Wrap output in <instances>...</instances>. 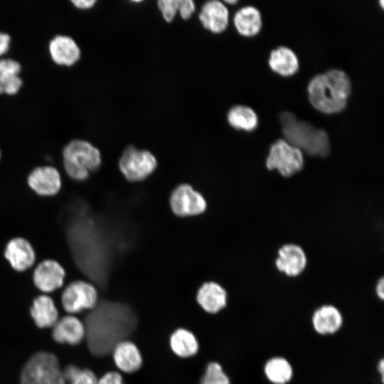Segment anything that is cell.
I'll return each instance as SVG.
<instances>
[{"label":"cell","mask_w":384,"mask_h":384,"mask_svg":"<svg viewBox=\"0 0 384 384\" xmlns=\"http://www.w3.org/2000/svg\"><path fill=\"white\" fill-rule=\"evenodd\" d=\"M78 225L80 267L92 284L105 290L116 263L127 252L131 238L126 227L84 209Z\"/></svg>","instance_id":"6da1fadb"},{"label":"cell","mask_w":384,"mask_h":384,"mask_svg":"<svg viewBox=\"0 0 384 384\" xmlns=\"http://www.w3.org/2000/svg\"><path fill=\"white\" fill-rule=\"evenodd\" d=\"M83 324L90 352L95 356L104 357L132 336L138 325V318L129 305L102 299L85 315Z\"/></svg>","instance_id":"7a4b0ae2"},{"label":"cell","mask_w":384,"mask_h":384,"mask_svg":"<svg viewBox=\"0 0 384 384\" xmlns=\"http://www.w3.org/2000/svg\"><path fill=\"white\" fill-rule=\"evenodd\" d=\"M311 105L325 114H336L345 109L351 92V82L343 70L331 69L315 75L307 86Z\"/></svg>","instance_id":"3957f363"},{"label":"cell","mask_w":384,"mask_h":384,"mask_svg":"<svg viewBox=\"0 0 384 384\" xmlns=\"http://www.w3.org/2000/svg\"><path fill=\"white\" fill-rule=\"evenodd\" d=\"M282 132L284 140L311 156H326L330 151L327 132L311 123L298 119L289 112L280 114Z\"/></svg>","instance_id":"277c9868"},{"label":"cell","mask_w":384,"mask_h":384,"mask_svg":"<svg viewBox=\"0 0 384 384\" xmlns=\"http://www.w3.org/2000/svg\"><path fill=\"white\" fill-rule=\"evenodd\" d=\"M99 148L82 139H73L62 151V171L75 181L87 180L102 164Z\"/></svg>","instance_id":"5b68a950"},{"label":"cell","mask_w":384,"mask_h":384,"mask_svg":"<svg viewBox=\"0 0 384 384\" xmlns=\"http://www.w3.org/2000/svg\"><path fill=\"white\" fill-rule=\"evenodd\" d=\"M20 384H67L55 354L46 351L33 353L20 373Z\"/></svg>","instance_id":"8992f818"},{"label":"cell","mask_w":384,"mask_h":384,"mask_svg":"<svg viewBox=\"0 0 384 384\" xmlns=\"http://www.w3.org/2000/svg\"><path fill=\"white\" fill-rule=\"evenodd\" d=\"M304 166L302 151L284 139L275 141L270 146L266 160L269 170L276 169L285 177H289L302 170Z\"/></svg>","instance_id":"52a82bcc"},{"label":"cell","mask_w":384,"mask_h":384,"mask_svg":"<svg viewBox=\"0 0 384 384\" xmlns=\"http://www.w3.org/2000/svg\"><path fill=\"white\" fill-rule=\"evenodd\" d=\"M98 293L95 284L76 279L68 283L63 290L60 302L68 314H78L92 309L98 302Z\"/></svg>","instance_id":"ba28073f"},{"label":"cell","mask_w":384,"mask_h":384,"mask_svg":"<svg viewBox=\"0 0 384 384\" xmlns=\"http://www.w3.org/2000/svg\"><path fill=\"white\" fill-rule=\"evenodd\" d=\"M157 161L150 151L128 146L122 152L119 167L124 176L129 181H140L155 170Z\"/></svg>","instance_id":"9c48e42d"},{"label":"cell","mask_w":384,"mask_h":384,"mask_svg":"<svg viewBox=\"0 0 384 384\" xmlns=\"http://www.w3.org/2000/svg\"><path fill=\"white\" fill-rule=\"evenodd\" d=\"M26 183L31 191L42 198L58 195L63 186L60 171L51 165L33 168L26 175Z\"/></svg>","instance_id":"30bf717a"},{"label":"cell","mask_w":384,"mask_h":384,"mask_svg":"<svg viewBox=\"0 0 384 384\" xmlns=\"http://www.w3.org/2000/svg\"><path fill=\"white\" fill-rule=\"evenodd\" d=\"M66 270L64 266L54 258L40 261L32 272V282L43 294H48L60 288L65 283Z\"/></svg>","instance_id":"8fae6325"},{"label":"cell","mask_w":384,"mask_h":384,"mask_svg":"<svg viewBox=\"0 0 384 384\" xmlns=\"http://www.w3.org/2000/svg\"><path fill=\"white\" fill-rule=\"evenodd\" d=\"M3 256L14 272H25L36 262L37 253L31 242L23 236L10 238L4 247Z\"/></svg>","instance_id":"7c38bea8"},{"label":"cell","mask_w":384,"mask_h":384,"mask_svg":"<svg viewBox=\"0 0 384 384\" xmlns=\"http://www.w3.org/2000/svg\"><path fill=\"white\" fill-rule=\"evenodd\" d=\"M170 206L178 216L186 217L202 213L206 208V202L201 193L188 184L176 186L170 196Z\"/></svg>","instance_id":"4fadbf2b"},{"label":"cell","mask_w":384,"mask_h":384,"mask_svg":"<svg viewBox=\"0 0 384 384\" xmlns=\"http://www.w3.org/2000/svg\"><path fill=\"white\" fill-rule=\"evenodd\" d=\"M51 336L60 344L78 345L85 337L83 321L73 314L65 315L52 327Z\"/></svg>","instance_id":"5bb4252c"},{"label":"cell","mask_w":384,"mask_h":384,"mask_svg":"<svg viewBox=\"0 0 384 384\" xmlns=\"http://www.w3.org/2000/svg\"><path fill=\"white\" fill-rule=\"evenodd\" d=\"M198 18L205 29L218 34L223 33L228 27L229 12L222 1L212 0L203 4Z\"/></svg>","instance_id":"9a60e30c"},{"label":"cell","mask_w":384,"mask_h":384,"mask_svg":"<svg viewBox=\"0 0 384 384\" xmlns=\"http://www.w3.org/2000/svg\"><path fill=\"white\" fill-rule=\"evenodd\" d=\"M52 60L58 65L70 67L80 58V50L75 41L69 36L57 35L48 45Z\"/></svg>","instance_id":"2e32d148"},{"label":"cell","mask_w":384,"mask_h":384,"mask_svg":"<svg viewBox=\"0 0 384 384\" xmlns=\"http://www.w3.org/2000/svg\"><path fill=\"white\" fill-rule=\"evenodd\" d=\"M29 313L35 325L39 329L52 328L59 319V311L51 297L41 294L31 302Z\"/></svg>","instance_id":"e0dca14e"},{"label":"cell","mask_w":384,"mask_h":384,"mask_svg":"<svg viewBox=\"0 0 384 384\" xmlns=\"http://www.w3.org/2000/svg\"><path fill=\"white\" fill-rule=\"evenodd\" d=\"M343 318L334 305L325 304L317 308L311 316L314 330L319 335L329 336L338 332L343 326Z\"/></svg>","instance_id":"ac0fdd59"},{"label":"cell","mask_w":384,"mask_h":384,"mask_svg":"<svg viewBox=\"0 0 384 384\" xmlns=\"http://www.w3.org/2000/svg\"><path fill=\"white\" fill-rule=\"evenodd\" d=\"M306 258L303 250L296 245H285L278 252L277 269L289 277H296L304 270Z\"/></svg>","instance_id":"d6986e66"},{"label":"cell","mask_w":384,"mask_h":384,"mask_svg":"<svg viewBox=\"0 0 384 384\" xmlns=\"http://www.w3.org/2000/svg\"><path fill=\"white\" fill-rule=\"evenodd\" d=\"M196 299L206 312L216 314L226 306L227 292L215 282H206L199 288Z\"/></svg>","instance_id":"ffe728a7"},{"label":"cell","mask_w":384,"mask_h":384,"mask_svg":"<svg viewBox=\"0 0 384 384\" xmlns=\"http://www.w3.org/2000/svg\"><path fill=\"white\" fill-rule=\"evenodd\" d=\"M113 358L117 368L123 372L132 373L142 365V358L137 346L131 341H124L114 348Z\"/></svg>","instance_id":"44dd1931"},{"label":"cell","mask_w":384,"mask_h":384,"mask_svg":"<svg viewBox=\"0 0 384 384\" xmlns=\"http://www.w3.org/2000/svg\"><path fill=\"white\" fill-rule=\"evenodd\" d=\"M268 64L270 68L282 76H291L299 70V59L295 53L288 47L279 46L270 53Z\"/></svg>","instance_id":"7402d4cb"},{"label":"cell","mask_w":384,"mask_h":384,"mask_svg":"<svg viewBox=\"0 0 384 384\" xmlns=\"http://www.w3.org/2000/svg\"><path fill=\"white\" fill-rule=\"evenodd\" d=\"M233 23L242 36L251 37L260 33L262 26L260 11L253 6H245L238 9L234 15Z\"/></svg>","instance_id":"603a6c76"},{"label":"cell","mask_w":384,"mask_h":384,"mask_svg":"<svg viewBox=\"0 0 384 384\" xmlns=\"http://www.w3.org/2000/svg\"><path fill=\"white\" fill-rule=\"evenodd\" d=\"M21 65L10 58H0V94L14 95L22 86Z\"/></svg>","instance_id":"cb8c5ba5"},{"label":"cell","mask_w":384,"mask_h":384,"mask_svg":"<svg viewBox=\"0 0 384 384\" xmlns=\"http://www.w3.org/2000/svg\"><path fill=\"white\" fill-rule=\"evenodd\" d=\"M264 373L266 378L272 384H287L293 378L294 370L287 358L274 356L266 361Z\"/></svg>","instance_id":"d4e9b609"},{"label":"cell","mask_w":384,"mask_h":384,"mask_svg":"<svg viewBox=\"0 0 384 384\" xmlns=\"http://www.w3.org/2000/svg\"><path fill=\"white\" fill-rule=\"evenodd\" d=\"M227 120L235 129L245 132L254 131L259 124L257 114L254 110L243 105L232 107L228 112Z\"/></svg>","instance_id":"484cf974"},{"label":"cell","mask_w":384,"mask_h":384,"mask_svg":"<svg viewBox=\"0 0 384 384\" xmlns=\"http://www.w3.org/2000/svg\"><path fill=\"white\" fill-rule=\"evenodd\" d=\"M170 346L174 353L181 358L191 357L198 350L196 336L185 329H178L171 334Z\"/></svg>","instance_id":"4316f807"},{"label":"cell","mask_w":384,"mask_h":384,"mask_svg":"<svg viewBox=\"0 0 384 384\" xmlns=\"http://www.w3.org/2000/svg\"><path fill=\"white\" fill-rule=\"evenodd\" d=\"M62 370L67 384H98L97 375L90 369L68 364Z\"/></svg>","instance_id":"83f0119b"},{"label":"cell","mask_w":384,"mask_h":384,"mask_svg":"<svg viewBox=\"0 0 384 384\" xmlns=\"http://www.w3.org/2000/svg\"><path fill=\"white\" fill-rule=\"evenodd\" d=\"M199 384H230L222 366L216 362L208 363Z\"/></svg>","instance_id":"f1b7e54d"},{"label":"cell","mask_w":384,"mask_h":384,"mask_svg":"<svg viewBox=\"0 0 384 384\" xmlns=\"http://www.w3.org/2000/svg\"><path fill=\"white\" fill-rule=\"evenodd\" d=\"M179 0H160L157 5L164 19L171 23L176 17L178 10Z\"/></svg>","instance_id":"f546056e"},{"label":"cell","mask_w":384,"mask_h":384,"mask_svg":"<svg viewBox=\"0 0 384 384\" xmlns=\"http://www.w3.org/2000/svg\"><path fill=\"white\" fill-rule=\"evenodd\" d=\"M196 6L192 0H179L178 13L183 20H188L193 16Z\"/></svg>","instance_id":"4dcf8cb0"},{"label":"cell","mask_w":384,"mask_h":384,"mask_svg":"<svg viewBox=\"0 0 384 384\" xmlns=\"http://www.w3.org/2000/svg\"><path fill=\"white\" fill-rule=\"evenodd\" d=\"M98 384H125L123 382L122 375L115 371H110L105 373L100 379Z\"/></svg>","instance_id":"1f68e13d"},{"label":"cell","mask_w":384,"mask_h":384,"mask_svg":"<svg viewBox=\"0 0 384 384\" xmlns=\"http://www.w3.org/2000/svg\"><path fill=\"white\" fill-rule=\"evenodd\" d=\"M98 0H70L73 5L79 10L87 11L92 9Z\"/></svg>","instance_id":"d6a6232c"},{"label":"cell","mask_w":384,"mask_h":384,"mask_svg":"<svg viewBox=\"0 0 384 384\" xmlns=\"http://www.w3.org/2000/svg\"><path fill=\"white\" fill-rule=\"evenodd\" d=\"M10 43V36L7 33L0 31V58L6 54L9 49Z\"/></svg>","instance_id":"836d02e7"},{"label":"cell","mask_w":384,"mask_h":384,"mask_svg":"<svg viewBox=\"0 0 384 384\" xmlns=\"http://www.w3.org/2000/svg\"><path fill=\"white\" fill-rule=\"evenodd\" d=\"M375 292L378 298L382 300L384 299V279L383 277L378 281Z\"/></svg>","instance_id":"e575fe53"},{"label":"cell","mask_w":384,"mask_h":384,"mask_svg":"<svg viewBox=\"0 0 384 384\" xmlns=\"http://www.w3.org/2000/svg\"><path fill=\"white\" fill-rule=\"evenodd\" d=\"M377 370H378V373L380 375L381 381H382V383H383V377H384V361H383V358H381L379 361V362L378 363V366H377Z\"/></svg>","instance_id":"d590c367"},{"label":"cell","mask_w":384,"mask_h":384,"mask_svg":"<svg viewBox=\"0 0 384 384\" xmlns=\"http://www.w3.org/2000/svg\"><path fill=\"white\" fill-rule=\"evenodd\" d=\"M224 2L227 3L228 4L233 5V4H236L238 2V1H235V0H231V1L226 0Z\"/></svg>","instance_id":"8d00e7d4"},{"label":"cell","mask_w":384,"mask_h":384,"mask_svg":"<svg viewBox=\"0 0 384 384\" xmlns=\"http://www.w3.org/2000/svg\"><path fill=\"white\" fill-rule=\"evenodd\" d=\"M1 151H0V159H1Z\"/></svg>","instance_id":"74e56055"}]
</instances>
